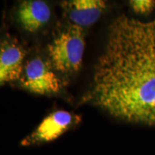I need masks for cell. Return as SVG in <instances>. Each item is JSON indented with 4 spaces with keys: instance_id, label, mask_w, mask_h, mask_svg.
<instances>
[{
    "instance_id": "obj_2",
    "label": "cell",
    "mask_w": 155,
    "mask_h": 155,
    "mask_svg": "<svg viewBox=\"0 0 155 155\" xmlns=\"http://www.w3.org/2000/svg\"><path fill=\"white\" fill-rule=\"evenodd\" d=\"M83 28L69 23L57 31L48 45V55L53 68L63 75L79 71L85 51Z\"/></svg>"
},
{
    "instance_id": "obj_5",
    "label": "cell",
    "mask_w": 155,
    "mask_h": 155,
    "mask_svg": "<svg viewBox=\"0 0 155 155\" xmlns=\"http://www.w3.org/2000/svg\"><path fill=\"white\" fill-rule=\"evenodd\" d=\"M80 118L67 111L60 110L49 114L38 127L21 142L22 146H31L57 139L74 124Z\"/></svg>"
},
{
    "instance_id": "obj_3",
    "label": "cell",
    "mask_w": 155,
    "mask_h": 155,
    "mask_svg": "<svg viewBox=\"0 0 155 155\" xmlns=\"http://www.w3.org/2000/svg\"><path fill=\"white\" fill-rule=\"evenodd\" d=\"M23 88L34 94L54 95L63 88V82L49 62L35 57L25 63L19 80Z\"/></svg>"
},
{
    "instance_id": "obj_6",
    "label": "cell",
    "mask_w": 155,
    "mask_h": 155,
    "mask_svg": "<svg viewBox=\"0 0 155 155\" xmlns=\"http://www.w3.org/2000/svg\"><path fill=\"white\" fill-rule=\"evenodd\" d=\"M62 8L70 23L83 28L98 20L106 8V3L101 0H71L63 2Z\"/></svg>"
},
{
    "instance_id": "obj_1",
    "label": "cell",
    "mask_w": 155,
    "mask_h": 155,
    "mask_svg": "<svg viewBox=\"0 0 155 155\" xmlns=\"http://www.w3.org/2000/svg\"><path fill=\"white\" fill-rule=\"evenodd\" d=\"M82 101L123 121L155 127V17L114 19Z\"/></svg>"
},
{
    "instance_id": "obj_4",
    "label": "cell",
    "mask_w": 155,
    "mask_h": 155,
    "mask_svg": "<svg viewBox=\"0 0 155 155\" xmlns=\"http://www.w3.org/2000/svg\"><path fill=\"white\" fill-rule=\"evenodd\" d=\"M26 55L17 39L6 32L0 35V86L19 80Z\"/></svg>"
},
{
    "instance_id": "obj_7",
    "label": "cell",
    "mask_w": 155,
    "mask_h": 155,
    "mask_svg": "<svg viewBox=\"0 0 155 155\" xmlns=\"http://www.w3.org/2000/svg\"><path fill=\"white\" fill-rule=\"evenodd\" d=\"M15 17L23 30L29 32H35L49 22L51 18V9L45 2L24 1L17 7Z\"/></svg>"
},
{
    "instance_id": "obj_8",
    "label": "cell",
    "mask_w": 155,
    "mask_h": 155,
    "mask_svg": "<svg viewBox=\"0 0 155 155\" xmlns=\"http://www.w3.org/2000/svg\"><path fill=\"white\" fill-rule=\"evenodd\" d=\"M129 5L136 14L149 15L154 10L155 1L153 0H131Z\"/></svg>"
}]
</instances>
